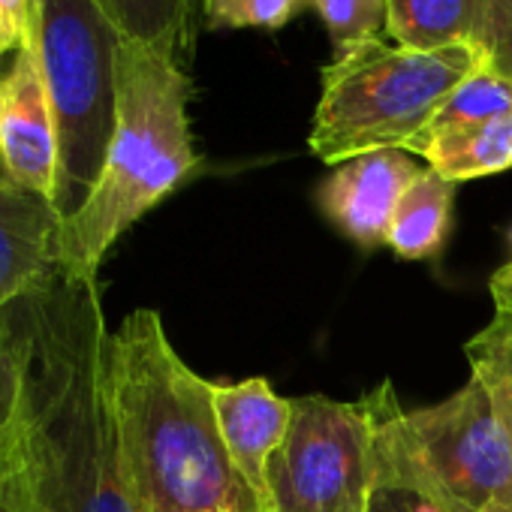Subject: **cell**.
I'll return each mask as SVG.
<instances>
[{
  "mask_svg": "<svg viewBox=\"0 0 512 512\" xmlns=\"http://www.w3.org/2000/svg\"><path fill=\"white\" fill-rule=\"evenodd\" d=\"M512 112V79L494 73L491 67H482L479 73H473L467 82H461L449 100L437 109V115L431 118V124L419 133V139L407 148V154H416V148L440 133L458 130V127H470V124H482L500 115Z\"/></svg>",
  "mask_w": 512,
  "mask_h": 512,
  "instance_id": "17",
  "label": "cell"
},
{
  "mask_svg": "<svg viewBox=\"0 0 512 512\" xmlns=\"http://www.w3.org/2000/svg\"><path fill=\"white\" fill-rule=\"evenodd\" d=\"M413 157L452 184L512 169V112L425 139Z\"/></svg>",
  "mask_w": 512,
  "mask_h": 512,
  "instance_id": "15",
  "label": "cell"
},
{
  "mask_svg": "<svg viewBox=\"0 0 512 512\" xmlns=\"http://www.w3.org/2000/svg\"><path fill=\"white\" fill-rule=\"evenodd\" d=\"M190 97L187 67L160 49L121 40L115 130L94 190L64 220V272L97 278L118 238L199 172Z\"/></svg>",
  "mask_w": 512,
  "mask_h": 512,
  "instance_id": "3",
  "label": "cell"
},
{
  "mask_svg": "<svg viewBox=\"0 0 512 512\" xmlns=\"http://www.w3.org/2000/svg\"><path fill=\"white\" fill-rule=\"evenodd\" d=\"M404 431L461 506L470 512L512 506V440L482 377L470 374L440 404L404 410Z\"/></svg>",
  "mask_w": 512,
  "mask_h": 512,
  "instance_id": "7",
  "label": "cell"
},
{
  "mask_svg": "<svg viewBox=\"0 0 512 512\" xmlns=\"http://www.w3.org/2000/svg\"><path fill=\"white\" fill-rule=\"evenodd\" d=\"M488 512H512V506H491Z\"/></svg>",
  "mask_w": 512,
  "mask_h": 512,
  "instance_id": "27",
  "label": "cell"
},
{
  "mask_svg": "<svg viewBox=\"0 0 512 512\" xmlns=\"http://www.w3.org/2000/svg\"><path fill=\"white\" fill-rule=\"evenodd\" d=\"M506 326H509V323H506Z\"/></svg>",
  "mask_w": 512,
  "mask_h": 512,
  "instance_id": "28",
  "label": "cell"
},
{
  "mask_svg": "<svg viewBox=\"0 0 512 512\" xmlns=\"http://www.w3.org/2000/svg\"><path fill=\"white\" fill-rule=\"evenodd\" d=\"M7 67H10V61H7V55H4V52H0V76L7 73Z\"/></svg>",
  "mask_w": 512,
  "mask_h": 512,
  "instance_id": "26",
  "label": "cell"
},
{
  "mask_svg": "<svg viewBox=\"0 0 512 512\" xmlns=\"http://www.w3.org/2000/svg\"><path fill=\"white\" fill-rule=\"evenodd\" d=\"M488 290L494 299V317L512 326V260L491 275Z\"/></svg>",
  "mask_w": 512,
  "mask_h": 512,
  "instance_id": "25",
  "label": "cell"
},
{
  "mask_svg": "<svg viewBox=\"0 0 512 512\" xmlns=\"http://www.w3.org/2000/svg\"><path fill=\"white\" fill-rule=\"evenodd\" d=\"M482 67L488 58L470 43L416 52L383 37L365 40L323 67L308 148L329 166L380 148L407 151L449 94Z\"/></svg>",
  "mask_w": 512,
  "mask_h": 512,
  "instance_id": "4",
  "label": "cell"
},
{
  "mask_svg": "<svg viewBox=\"0 0 512 512\" xmlns=\"http://www.w3.org/2000/svg\"><path fill=\"white\" fill-rule=\"evenodd\" d=\"M0 166L22 187L55 202L61 148L37 40L19 49L0 76Z\"/></svg>",
  "mask_w": 512,
  "mask_h": 512,
  "instance_id": "8",
  "label": "cell"
},
{
  "mask_svg": "<svg viewBox=\"0 0 512 512\" xmlns=\"http://www.w3.org/2000/svg\"><path fill=\"white\" fill-rule=\"evenodd\" d=\"M308 10H314L326 25L335 55L386 31V0H308Z\"/></svg>",
  "mask_w": 512,
  "mask_h": 512,
  "instance_id": "19",
  "label": "cell"
},
{
  "mask_svg": "<svg viewBox=\"0 0 512 512\" xmlns=\"http://www.w3.org/2000/svg\"><path fill=\"white\" fill-rule=\"evenodd\" d=\"M374 488L368 512H470L461 506L413 449L404 431V407L389 380L377 389Z\"/></svg>",
  "mask_w": 512,
  "mask_h": 512,
  "instance_id": "12",
  "label": "cell"
},
{
  "mask_svg": "<svg viewBox=\"0 0 512 512\" xmlns=\"http://www.w3.org/2000/svg\"><path fill=\"white\" fill-rule=\"evenodd\" d=\"M37 0H0V52L13 58L34 40Z\"/></svg>",
  "mask_w": 512,
  "mask_h": 512,
  "instance_id": "24",
  "label": "cell"
},
{
  "mask_svg": "<svg viewBox=\"0 0 512 512\" xmlns=\"http://www.w3.org/2000/svg\"><path fill=\"white\" fill-rule=\"evenodd\" d=\"M308 10V0H208V31H281Z\"/></svg>",
  "mask_w": 512,
  "mask_h": 512,
  "instance_id": "20",
  "label": "cell"
},
{
  "mask_svg": "<svg viewBox=\"0 0 512 512\" xmlns=\"http://www.w3.org/2000/svg\"><path fill=\"white\" fill-rule=\"evenodd\" d=\"M124 40L160 49L190 67L205 28L208 0H100Z\"/></svg>",
  "mask_w": 512,
  "mask_h": 512,
  "instance_id": "13",
  "label": "cell"
},
{
  "mask_svg": "<svg viewBox=\"0 0 512 512\" xmlns=\"http://www.w3.org/2000/svg\"><path fill=\"white\" fill-rule=\"evenodd\" d=\"M419 172V160L401 148L356 154L332 166L317 187V205L341 235L374 250L386 244L395 208Z\"/></svg>",
  "mask_w": 512,
  "mask_h": 512,
  "instance_id": "9",
  "label": "cell"
},
{
  "mask_svg": "<svg viewBox=\"0 0 512 512\" xmlns=\"http://www.w3.org/2000/svg\"><path fill=\"white\" fill-rule=\"evenodd\" d=\"M0 512H43L16 419L0 428Z\"/></svg>",
  "mask_w": 512,
  "mask_h": 512,
  "instance_id": "21",
  "label": "cell"
},
{
  "mask_svg": "<svg viewBox=\"0 0 512 512\" xmlns=\"http://www.w3.org/2000/svg\"><path fill=\"white\" fill-rule=\"evenodd\" d=\"M19 317L25 359L16 425L43 512H136L97 278L58 272L19 302Z\"/></svg>",
  "mask_w": 512,
  "mask_h": 512,
  "instance_id": "1",
  "label": "cell"
},
{
  "mask_svg": "<svg viewBox=\"0 0 512 512\" xmlns=\"http://www.w3.org/2000/svg\"><path fill=\"white\" fill-rule=\"evenodd\" d=\"M109 386L136 512H260L223 446L214 383L139 308L109 338Z\"/></svg>",
  "mask_w": 512,
  "mask_h": 512,
  "instance_id": "2",
  "label": "cell"
},
{
  "mask_svg": "<svg viewBox=\"0 0 512 512\" xmlns=\"http://www.w3.org/2000/svg\"><path fill=\"white\" fill-rule=\"evenodd\" d=\"M482 52L488 67L512 79V0H485Z\"/></svg>",
  "mask_w": 512,
  "mask_h": 512,
  "instance_id": "23",
  "label": "cell"
},
{
  "mask_svg": "<svg viewBox=\"0 0 512 512\" xmlns=\"http://www.w3.org/2000/svg\"><path fill=\"white\" fill-rule=\"evenodd\" d=\"M22 359H25V335L19 305L0 311V428L16 419L19 389H22Z\"/></svg>",
  "mask_w": 512,
  "mask_h": 512,
  "instance_id": "22",
  "label": "cell"
},
{
  "mask_svg": "<svg viewBox=\"0 0 512 512\" xmlns=\"http://www.w3.org/2000/svg\"><path fill=\"white\" fill-rule=\"evenodd\" d=\"M34 40L58 124L55 208L67 220L94 190L112 142L124 37L100 0H37Z\"/></svg>",
  "mask_w": 512,
  "mask_h": 512,
  "instance_id": "5",
  "label": "cell"
},
{
  "mask_svg": "<svg viewBox=\"0 0 512 512\" xmlns=\"http://www.w3.org/2000/svg\"><path fill=\"white\" fill-rule=\"evenodd\" d=\"M464 353L470 359V374L482 377L491 389L512 440V326L494 317L482 332L467 341Z\"/></svg>",
  "mask_w": 512,
  "mask_h": 512,
  "instance_id": "18",
  "label": "cell"
},
{
  "mask_svg": "<svg viewBox=\"0 0 512 512\" xmlns=\"http://www.w3.org/2000/svg\"><path fill=\"white\" fill-rule=\"evenodd\" d=\"M287 434L266 470L263 512H368L377 395L293 398Z\"/></svg>",
  "mask_w": 512,
  "mask_h": 512,
  "instance_id": "6",
  "label": "cell"
},
{
  "mask_svg": "<svg viewBox=\"0 0 512 512\" xmlns=\"http://www.w3.org/2000/svg\"><path fill=\"white\" fill-rule=\"evenodd\" d=\"M64 217L55 202L22 187L0 166V311L40 293L61 263Z\"/></svg>",
  "mask_w": 512,
  "mask_h": 512,
  "instance_id": "10",
  "label": "cell"
},
{
  "mask_svg": "<svg viewBox=\"0 0 512 512\" xmlns=\"http://www.w3.org/2000/svg\"><path fill=\"white\" fill-rule=\"evenodd\" d=\"M482 28L485 0H386V37L404 49L479 46Z\"/></svg>",
  "mask_w": 512,
  "mask_h": 512,
  "instance_id": "14",
  "label": "cell"
},
{
  "mask_svg": "<svg viewBox=\"0 0 512 512\" xmlns=\"http://www.w3.org/2000/svg\"><path fill=\"white\" fill-rule=\"evenodd\" d=\"M214 404L229 461L263 512L269 458L287 434L293 404L290 398H281L263 377L214 383Z\"/></svg>",
  "mask_w": 512,
  "mask_h": 512,
  "instance_id": "11",
  "label": "cell"
},
{
  "mask_svg": "<svg viewBox=\"0 0 512 512\" xmlns=\"http://www.w3.org/2000/svg\"><path fill=\"white\" fill-rule=\"evenodd\" d=\"M452 202L455 184L422 166L395 208L386 244L401 260H431L446 244L452 226Z\"/></svg>",
  "mask_w": 512,
  "mask_h": 512,
  "instance_id": "16",
  "label": "cell"
}]
</instances>
